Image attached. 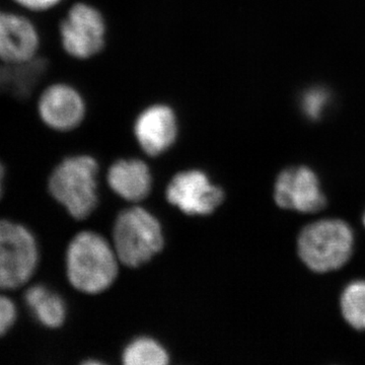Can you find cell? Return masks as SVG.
<instances>
[{
	"label": "cell",
	"instance_id": "8fae6325",
	"mask_svg": "<svg viewBox=\"0 0 365 365\" xmlns=\"http://www.w3.org/2000/svg\"><path fill=\"white\" fill-rule=\"evenodd\" d=\"M274 198L279 207L302 213L317 212L326 205L318 177L307 167L281 172L276 180Z\"/></svg>",
	"mask_w": 365,
	"mask_h": 365
},
{
	"label": "cell",
	"instance_id": "4fadbf2b",
	"mask_svg": "<svg viewBox=\"0 0 365 365\" xmlns=\"http://www.w3.org/2000/svg\"><path fill=\"white\" fill-rule=\"evenodd\" d=\"M25 302L41 325L56 329L66 321V302L59 294L44 285L29 287L25 294Z\"/></svg>",
	"mask_w": 365,
	"mask_h": 365
},
{
	"label": "cell",
	"instance_id": "ba28073f",
	"mask_svg": "<svg viewBox=\"0 0 365 365\" xmlns=\"http://www.w3.org/2000/svg\"><path fill=\"white\" fill-rule=\"evenodd\" d=\"M39 29L21 11L0 9V63L20 66L39 57Z\"/></svg>",
	"mask_w": 365,
	"mask_h": 365
},
{
	"label": "cell",
	"instance_id": "277c9868",
	"mask_svg": "<svg viewBox=\"0 0 365 365\" xmlns=\"http://www.w3.org/2000/svg\"><path fill=\"white\" fill-rule=\"evenodd\" d=\"M163 246L162 227L148 210L133 207L118 216L114 227V249L119 261L125 265H143L157 255Z\"/></svg>",
	"mask_w": 365,
	"mask_h": 365
},
{
	"label": "cell",
	"instance_id": "7a4b0ae2",
	"mask_svg": "<svg viewBox=\"0 0 365 365\" xmlns=\"http://www.w3.org/2000/svg\"><path fill=\"white\" fill-rule=\"evenodd\" d=\"M354 235L351 227L340 220H323L307 225L297 240L302 261L314 272L337 270L352 254Z\"/></svg>",
	"mask_w": 365,
	"mask_h": 365
},
{
	"label": "cell",
	"instance_id": "ac0fdd59",
	"mask_svg": "<svg viewBox=\"0 0 365 365\" xmlns=\"http://www.w3.org/2000/svg\"><path fill=\"white\" fill-rule=\"evenodd\" d=\"M18 319V309L11 297L0 294V337L9 333Z\"/></svg>",
	"mask_w": 365,
	"mask_h": 365
},
{
	"label": "cell",
	"instance_id": "8992f818",
	"mask_svg": "<svg viewBox=\"0 0 365 365\" xmlns=\"http://www.w3.org/2000/svg\"><path fill=\"white\" fill-rule=\"evenodd\" d=\"M62 49L71 58L88 60L98 56L107 43L108 26L102 11L88 2L69 7L58 26Z\"/></svg>",
	"mask_w": 365,
	"mask_h": 365
},
{
	"label": "cell",
	"instance_id": "d6986e66",
	"mask_svg": "<svg viewBox=\"0 0 365 365\" xmlns=\"http://www.w3.org/2000/svg\"><path fill=\"white\" fill-rule=\"evenodd\" d=\"M21 11L29 13H47L59 6L64 0H11Z\"/></svg>",
	"mask_w": 365,
	"mask_h": 365
},
{
	"label": "cell",
	"instance_id": "44dd1931",
	"mask_svg": "<svg viewBox=\"0 0 365 365\" xmlns=\"http://www.w3.org/2000/svg\"><path fill=\"white\" fill-rule=\"evenodd\" d=\"M364 225H365V215H364Z\"/></svg>",
	"mask_w": 365,
	"mask_h": 365
},
{
	"label": "cell",
	"instance_id": "7c38bea8",
	"mask_svg": "<svg viewBox=\"0 0 365 365\" xmlns=\"http://www.w3.org/2000/svg\"><path fill=\"white\" fill-rule=\"evenodd\" d=\"M108 182L113 191L122 198L133 202L143 200L151 189L150 168L137 158L118 160L110 168Z\"/></svg>",
	"mask_w": 365,
	"mask_h": 365
},
{
	"label": "cell",
	"instance_id": "30bf717a",
	"mask_svg": "<svg viewBox=\"0 0 365 365\" xmlns=\"http://www.w3.org/2000/svg\"><path fill=\"white\" fill-rule=\"evenodd\" d=\"M223 197L222 190L197 170L179 173L167 189L169 202L189 215H210L222 204Z\"/></svg>",
	"mask_w": 365,
	"mask_h": 365
},
{
	"label": "cell",
	"instance_id": "ffe728a7",
	"mask_svg": "<svg viewBox=\"0 0 365 365\" xmlns=\"http://www.w3.org/2000/svg\"><path fill=\"white\" fill-rule=\"evenodd\" d=\"M4 177H6V169H4V163L0 162V198H1L2 192H4Z\"/></svg>",
	"mask_w": 365,
	"mask_h": 365
},
{
	"label": "cell",
	"instance_id": "3957f363",
	"mask_svg": "<svg viewBox=\"0 0 365 365\" xmlns=\"http://www.w3.org/2000/svg\"><path fill=\"white\" fill-rule=\"evenodd\" d=\"M98 172L97 160L90 155L66 158L50 176V193L71 216L83 220L97 206Z\"/></svg>",
	"mask_w": 365,
	"mask_h": 365
},
{
	"label": "cell",
	"instance_id": "5b68a950",
	"mask_svg": "<svg viewBox=\"0 0 365 365\" xmlns=\"http://www.w3.org/2000/svg\"><path fill=\"white\" fill-rule=\"evenodd\" d=\"M38 263L39 248L31 230L20 223L0 220V290L25 285Z\"/></svg>",
	"mask_w": 365,
	"mask_h": 365
},
{
	"label": "cell",
	"instance_id": "6da1fadb",
	"mask_svg": "<svg viewBox=\"0 0 365 365\" xmlns=\"http://www.w3.org/2000/svg\"><path fill=\"white\" fill-rule=\"evenodd\" d=\"M118 262L116 251L102 235L81 232L67 249V277L79 292L100 294L116 279Z\"/></svg>",
	"mask_w": 365,
	"mask_h": 365
},
{
	"label": "cell",
	"instance_id": "2e32d148",
	"mask_svg": "<svg viewBox=\"0 0 365 365\" xmlns=\"http://www.w3.org/2000/svg\"><path fill=\"white\" fill-rule=\"evenodd\" d=\"M343 318L352 328L365 330V281H354L341 295Z\"/></svg>",
	"mask_w": 365,
	"mask_h": 365
},
{
	"label": "cell",
	"instance_id": "5bb4252c",
	"mask_svg": "<svg viewBox=\"0 0 365 365\" xmlns=\"http://www.w3.org/2000/svg\"><path fill=\"white\" fill-rule=\"evenodd\" d=\"M48 61L37 57L20 66H9L6 93L19 100H26L41 85L48 71Z\"/></svg>",
	"mask_w": 365,
	"mask_h": 365
},
{
	"label": "cell",
	"instance_id": "e0dca14e",
	"mask_svg": "<svg viewBox=\"0 0 365 365\" xmlns=\"http://www.w3.org/2000/svg\"><path fill=\"white\" fill-rule=\"evenodd\" d=\"M328 91L323 88H312L302 96V107L304 114L311 119H318L329 104Z\"/></svg>",
	"mask_w": 365,
	"mask_h": 365
},
{
	"label": "cell",
	"instance_id": "52a82bcc",
	"mask_svg": "<svg viewBox=\"0 0 365 365\" xmlns=\"http://www.w3.org/2000/svg\"><path fill=\"white\" fill-rule=\"evenodd\" d=\"M36 112L47 128L68 132L85 121L88 105L78 88L64 81H56L41 91L36 103Z\"/></svg>",
	"mask_w": 365,
	"mask_h": 365
},
{
	"label": "cell",
	"instance_id": "9a60e30c",
	"mask_svg": "<svg viewBox=\"0 0 365 365\" xmlns=\"http://www.w3.org/2000/svg\"><path fill=\"white\" fill-rule=\"evenodd\" d=\"M123 362L126 365H165L169 364V354L158 341L138 338L124 350Z\"/></svg>",
	"mask_w": 365,
	"mask_h": 365
},
{
	"label": "cell",
	"instance_id": "9c48e42d",
	"mask_svg": "<svg viewBox=\"0 0 365 365\" xmlns=\"http://www.w3.org/2000/svg\"><path fill=\"white\" fill-rule=\"evenodd\" d=\"M133 133L146 155H163L174 145L179 135L177 112L165 103L146 106L134 120Z\"/></svg>",
	"mask_w": 365,
	"mask_h": 365
}]
</instances>
